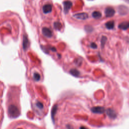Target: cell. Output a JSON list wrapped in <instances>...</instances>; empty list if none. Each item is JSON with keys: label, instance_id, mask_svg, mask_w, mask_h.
<instances>
[{"label": "cell", "instance_id": "cell-1", "mask_svg": "<svg viewBox=\"0 0 129 129\" xmlns=\"http://www.w3.org/2000/svg\"><path fill=\"white\" fill-rule=\"evenodd\" d=\"M8 114L11 118H16L20 115V111L18 108L15 105H11L8 108Z\"/></svg>", "mask_w": 129, "mask_h": 129}, {"label": "cell", "instance_id": "cell-2", "mask_svg": "<svg viewBox=\"0 0 129 129\" xmlns=\"http://www.w3.org/2000/svg\"><path fill=\"white\" fill-rule=\"evenodd\" d=\"M91 112L96 114H103L105 112V108L102 106H95L91 108Z\"/></svg>", "mask_w": 129, "mask_h": 129}, {"label": "cell", "instance_id": "cell-3", "mask_svg": "<svg viewBox=\"0 0 129 129\" xmlns=\"http://www.w3.org/2000/svg\"><path fill=\"white\" fill-rule=\"evenodd\" d=\"M63 5L64 13L67 14L69 12L70 9L72 8L73 4L72 2L70 1H66L63 2Z\"/></svg>", "mask_w": 129, "mask_h": 129}, {"label": "cell", "instance_id": "cell-4", "mask_svg": "<svg viewBox=\"0 0 129 129\" xmlns=\"http://www.w3.org/2000/svg\"><path fill=\"white\" fill-rule=\"evenodd\" d=\"M73 17L77 19L84 20L87 19L88 18L89 16L88 14L86 13H80L74 14L73 15Z\"/></svg>", "mask_w": 129, "mask_h": 129}, {"label": "cell", "instance_id": "cell-5", "mask_svg": "<svg viewBox=\"0 0 129 129\" xmlns=\"http://www.w3.org/2000/svg\"><path fill=\"white\" fill-rule=\"evenodd\" d=\"M114 14H115V10L113 8L110 7H108L106 8L105 10V15L106 17L107 18L112 17L113 16H114Z\"/></svg>", "mask_w": 129, "mask_h": 129}, {"label": "cell", "instance_id": "cell-6", "mask_svg": "<svg viewBox=\"0 0 129 129\" xmlns=\"http://www.w3.org/2000/svg\"><path fill=\"white\" fill-rule=\"evenodd\" d=\"M118 12L121 15H125L129 12V9L125 6L121 5L118 8Z\"/></svg>", "mask_w": 129, "mask_h": 129}, {"label": "cell", "instance_id": "cell-7", "mask_svg": "<svg viewBox=\"0 0 129 129\" xmlns=\"http://www.w3.org/2000/svg\"><path fill=\"white\" fill-rule=\"evenodd\" d=\"M42 33L47 38H51L53 36L52 30L47 27H44L42 29Z\"/></svg>", "mask_w": 129, "mask_h": 129}, {"label": "cell", "instance_id": "cell-8", "mask_svg": "<svg viewBox=\"0 0 129 129\" xmlns=\"http://www.w3.org/2000/svg\"><path fill=\"white\" fill-rule=\"evenodd\" d=\"M53 6L50 4H46L45 5L42 7V11L45 14H47L50 13L52 11Z\"/></svg>", "mask_w": 129, "mask_h": 129}, {"label": "cell", "instance_id": "cell-9", "mask_svg": "<svg viewBox=\"0 0 129 129\" xmlns=\"http://www.w3.org/2000/svg\"><path fill=\"white\" fill-rule=\"evenodd\" d=\"M106 114L108 117L112 119H114L116 118V113L113 109L112 108H108L106 110Z\"/></svg>", "mask_w": 129, "mask_h": 129}, {"label": "cell", "instance_id": "cell-10", "mask_svg": "<svg viewBox=\"0 0 129 129\" xmlns=\"http://www.w3.org/2000/svg\"><path fill=\"white\" fill-rule=\"evenodd\" d=\"M119 28L123 30H126L128 29L129 28V21L128 22H124L120 23L119 26H118Z\"/></svg>", "mask_w": 129, "mask_h": 129}, {"label": "cell", "instance_id": "cell-11", "mask_svg": "<svg viewBox=\"0 0 129 129\" xmlns=\"http://www.w3.org/2000/svg\"><path fill=\"white\" fill-rule=\"evenodd\" d=\"M29 46V41L27 36L24 35L23 36V49L25 51L27 50Z\"/></svg>", "mask_w": 129, "mask_h": 129}, {"label": "cell", "instance_id": "cell-12", "mask_svg": "<svg viewBox=\"0 0 129 129\" xmlns=\"http://www.w3.org/2000/svg\"><path fill=\"white\" fill-rule=\"evenodd\" d=\"M105 25L106 28L109 30L113 29L114 27V21H108L106 23Z\"/></svg>", "mask_w": 129, "mask_h": 129}, {"label": "cell", "instance_id": "cell-13", "mask_svg": "<svg viewBox=\"0 0 129 129\" xmlns=\"http://www.w3.org/2000/svg\"><path fill=\"white\" fill-rule=\"evenodd\" d=\"M57 109H58V106L57 105V104H56V105H54L53 106L52 110V113H51L52 119L53 122L54 121V116H55V115H56V114Z\"/></svg>", "mask_w": 129, "mask_h": 129}, {"label": "cell", "instance_id": "cell-14", "mask_svg": "<svg viewBox=\"0 0 129 129\" xmlns=\"http://www.w3.org/2000/svg\"><path fill=\"white\" fill-rule=\"evenodd\" d=\"M70 73L71 74L76 77H79L80 74V72L76 69H72L70 70Z\"/></svg>", "mask_w": 129, "mask_h": 129}, {"label": "cell", "instance_id": "cell-15", "mask_svg": "<svg viewBox=\"0 0 129 129\" xmlns=\"http://www.w3.org/2000/svg\"><path fill=\"white\" fill-rule=\"evenodd\" d=\"M92 17L96 19H100L102 17V14L99 11H94L92 14Z\"/></svg>", "mask_w": 129, "mask_h": 129}, {"label": "cell", "instance_id": "cell-16", "mask_svg": "<svg viewBox=\"0 0 129 129\" xmlns=\"http://www.w3.org/2000/svg\"><path fill=\"white\" fill-rule=\"evenodd\" d=\"M54 28L58 30H60L62 28V25L60 22H56L53 24Z\"/></svg>", "mask_w": 129, "mask_h": 129}, {"label": "cell", "instance_id": "cell-17", "mask_svg": "<svg viewBox=\"0 0 129 129\" xmlns=\"http://www.w3.org/2000/svg\"><path fill=\"white\" fill-rule=\"evenodd\" d=\"M107 40V38L106 36H102V38L101 39V46L102 48H103L104 47V45H105Z\"/></svg>", "mask_w": 129, "mask_h": 129}, {"label": "cell", "instance_id": "cell-18", "mask_svg": "<svg viewBox=\"0 0 129 129\" xmlns=\"http://www.w3.org/2000/svg\"><path fill=\"white\" fill-rule=\"evenodd\" d=\"M93 30H94L93 28L91 26L87 25V26H85V30L88 33H90L91 32H92L93 31Z\"/></svg>", "mask_w": 129, "mask_h": 129}, {"label": "cell", "instance_id": "cell-19", "mask_svg": "<svg viewBox=\"0 0 129 129\" xmlns=\"http://www.w3.org/2000/svg\"><path fill=\"white\" fill-rule=\"evenodd\" d=\"M33 79L35 81H38L40 79V76L38 73H34L33 74Z\"/></svg>", "mask_w": 129, "mask_h": 129}, {"label": "cell", "instance_id": "cell-20", "mask_svg": "<svg viewBox=\"0 0 129 129\" xmlns=\"http://www.w3.org/2000/svg\"><path fill=\"white\" fill-rule=\"evenodd\" d=\"M36 106L37 107H38L39 109H41L44 108V105H43V104L41 102H39V101H38L36 102Z\"/></svg>", "mask_w": 129, "mask_h": 129}, {"label": "cell", "instance_id": "cell-21", "mask_svg": "<svg viewBox=\"0 0 129 129\" xmlns=\"http://www.w3.org/2000/svg\"><path fill=\"white\" fill-rule=\"evenodd\" d=\"M90 47H91L92 48L96 49V48H97V46L96 45V44H95V43H94V42H92V43H91V44H90Z\"/></svg>", "mask_w": 129, "mask_h": 129}, {"label": "cell", "instance_id": "cell-22", "mask_svg": "<svg viewBox=\"0 0 129 129\" xmlns=\"http://www.w3.org/2000/svg\"><path fill=\"white\" fill-rule=\"evenodd\" d=\"M67 129H74V128L71 125H70L67 126Z\"/></svg>", "mask_w": 129, "mask_h": 129}, {"label": "cell", "instance_id": "cell-23", "mask_svg": "<svg viewBox=\"0 0 129 129\" xmlns=\"http://www.w3.org/2000/svg\"><path fill=\"white\" fill-rule=\"evenodd\" d=\"M80 129H87L85 127H84L83 126H82V127H81L80 128Z\"/></svg>", "mask_w": 129, "mask_h": 129}, {"label": "cell", "instance_id": "cell-24", "mask_svg": "<svg viewBox=\"0 0 129 129\" xmlns=\"http://www.w3.org/2000/svg\"><path fill=\"white\" fill-rule=\"evenodd\" d=\"M124 1H125L126 2H127V3L129 4V0H124Z\"/></svg>", "mask_w": 129, "mask_h": 129}, {"label": "cell", "instance_id": "cell-25", "mask_svg": "<svg viewBox=\"0 0 129 129\" xmlns=\"http://www.w3.org/2000/svg\"><path fill=\"white\" fill-rule=\"evenodd\" d=\"M88 1H94V0H88Z\"/></svg>", "mask_w": 129, "mask_h": 129}, {"label": "cell", "instance_id": "cell-26", "mask_svg": "<svg viewBox=\"0 0 129 129\" xmlns=\"http://www.w3.org/2000/svg\"></svg>", "mask_w": 129, "mask_h": 129}]
</instances>
